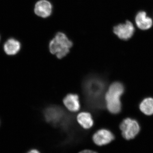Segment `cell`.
<instances>
[{"mask_svg":"<svg viewBox=\"0 0 153 153\" xmlns=\"http://www.w3.org/2000/svg\"><path fill=\"white\" fill-rule=\"evenodd\" d=\"M107 86L106 80L98 75L91 74L84 79L82 92L85 103L89 108L94 111L104 108Z\"/></svg>","mask_w":153,"mask_h":153,"instance_id":"1","label":"cell"},{"mask_svg":"<svg viewBox=\"0 0 153 153\" xmlns=\"http://www.w3.org/2000/svg\"><path fill=\"white\" fill-rule=\"evenodd\" d=\"M125 88L122 83L115 82L109 86L105 93V100L107 109L112 114L120 113L122 109L121 97Z\"/></svg>","mask_w":153,"mask_h":153,"instance_id":"2","label":"cell"},{"mask_svg":"<svg viewBox=\"0 0 153 153\" xmlns=\"http://www.w3.org/2000/svg\"><path fill=\"white\" fill-rule=\"evenodd\" d=\"M44 115L46 121L55 126L66 128L72 122V117L58 106L48 107L44 110Z\"/></svg>","mask_w":153,"mask_h":153,"instance_id":"3","label":"cell"},{"mask_svg":"<svg viewBox=\"0 0 153 153\" xmlns=\"http://www.w3.org/2000/svg\"><path fill=\"white\" fill-rule=\"evenodd\" d=\"M73 43L66 34L61 32L57 33L54 38L50 41L49 51L59 59H61L68 55Z\"/></svg>","mask_w":153,"mask_h":153,"instance_id":"4","label":"cell"},{"mask_svg":"<svg viewBox=\"0 0 153 153\" xmlns=\"http://www.w3.org/2000/svg\"><path fill=\"white\" fill-rule=\"evenodd\" d=\"M120 128L124 138L129 140L133 139L138 134L140 130V126L136 120L127 117L121 122Z\"/></svg>","mask_w":153,"mask_h":153,"instance_id":"5","label":"cell"},{"mask_svg":"<svg viewBox=\"0 0 153 153\" xmlns=\"http://www.w3.org/2000/svg\"><path fill=\"white\" fill-rule=\"evenodd\" d=\"M113 33L118 38L123 41H128L134 34L135 27L129 21L116 25L113 28Z\"/></svg>","mask_w":153,"mask_h":153,"instance_id":"6","label":"cell"},{"mask_svg":"<svg viewBox=\"0 0 153 153\" xmlns=\"http://www.w3.org/2000/svg\"><path fill=\"white\" fill-rule=\"evenodd\" d=\"M114 134L106 129H101L97 131L93 136V140L94 143L98 146L108 144L114 140Z\"/></svg>","mask_w":153,"mask_h":153,"instance_id":"7","label":"cell"},{"mask_svg":"<svg viewBox=\"0 0 153 153\" xmlns=\"http://www.w3.org/2000/svg\"><path fill=\"white\" fill-rule=\"evenodd\" d=\"M135 22L137 27L140 30H146L152 27V19L148 16L144 11H140L137 13L135 17Z\"/></svg>","mask_w":153,"mask_h":153,"instance_id":"8","label":"cell"},{"mask_svg":"<svg viewBox=\"0 0 153 153\" xmlns=\"http://www.w3.org/2000/svg\"><path fill=\"white\" fill-rule=\"evenodd\" d=\"M35 13L43 18L50 16L52 13V6L51 3L47 0H40L35 5Z\"/></svg>","mask_w":153,"mask_h":153,"instance_id":"9","label":"cell"},{"mask_svg":"<svg viewBox=\"0 0 153 153\" xmlns=\"http://www.w3.org/2000/svg\"><path fill=\"white\" fill-rule=\"evenodd\" d=\"M66 108L72 112H76L80 109L79 97L76 94H70L66 95L63 100Z\"/></svg>","mask_w":153,"mask_h":153,"instance_id":"10","label":"cell"},{"mask_svg":"<svg viewBox=\"0 0 153 153\" xmlns=\"http://www.w3.org/2000/svg\"><path fill=\"white\" fill-rule=\"evenodd\" d=\"M21 49V44L19 41L11 38L6 42L4 45V50L6 54L12 55L16 54Z\"/></svg>","mask_w":153,"mask_h":153,"instance_id":"11","label":"cell"},{"mask_svg":"<svg viewBox=\"0 0 153 153\" xmlns=\"http://www.w3.org/2000/svg\"><path fill=\"white\" fill-rule=\"evenodd\" d=\"M77 120L79 125L84 129H88L93 125V120L89 113H80L77 116Z\"/></svg>","mask_w":153,"mask_h":153,"instance_id":"12","label":"cell"},{"mask_svg":"<svg viewBox=\"0 0 153 153\" xmlns=\"http://www.w3.org/2000/svg\"><path fill=\"white\" fill-rule=\"evenodd\" d=\"M139 109L144 114L147 116L153 114V98L146 97L140 102Z\"/></svg>","mask_w":153,"mask_h":153,"instance_id":"13","label":"cell"},{"mask_svg":"<svg viewBox=\"0 0 153 153\" xmlns=\"http://www.w3.org/2000/svg\"><path fill=\"white\" fill-rule=\"evenodd\" d=\"M79 153H97L94 151L89 150H85L82 152H80Z\"/></svg>","mask_w":153,"mask_h":153,"instance_id":"14","label":"cell"},{"mask_svg":"<svg viewBox=\"0 0 153 153\" xmlns=\"http://www.w3.org/2000/svg\"><path fill=\"white\" fill-rule=\"evenodd\" d=\"M27 153H41L38 150L36 149H32L31 150L29 151Z\"/></svg>","mask_w":153,"mask_h":153,"instance_id":"15","label":"cell"}]
</instances>
